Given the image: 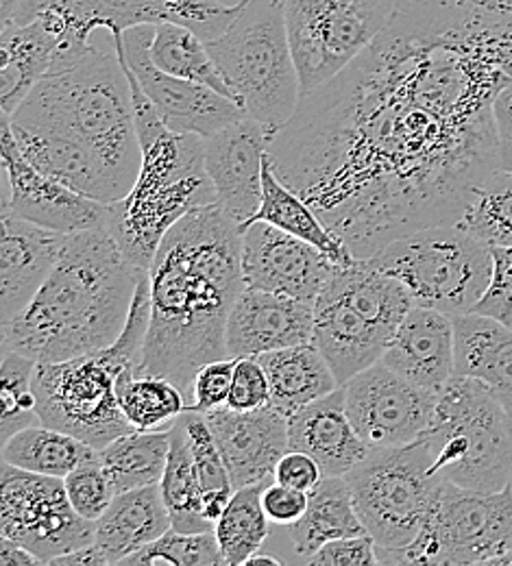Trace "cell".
Masks as SVG:
<instances>
[{
  "mask_svg": "<svg viewBox=\"0 0 512 566\" xmlns=\"http://www.w3.org/2000/svg\"><path fill=\"white\" fill-rule=\"evenodd\" d=\"M289 534L299 560H307L330 541L366 534L347 478L325 475L310 493L303 518L289 527Z\"/></svg>",
  "mask_w": 512,
  "mask_h": 566,
  "instance_id": "cell-29",
  "label": "cell"
},
{
  "mask_svg": "<svg viewBox=\"0 0 512 566\" xmlns=\"http://www.w3.org/2000/svg\"><path fill=\"white\" fill-rule=\"evenodd\" d=\"M321 464L305 451L289 449L275 467V482L303 493H312L323 480Z\"/></svg>",
  "mask_w": 512,
  "mask_h": 566,
  "instance_id": "cell-48",
  "label": "cell"
},
{
  "mask_svg": "<svg viewBox=\"0 0 512 566\" xmlns=\"http://www.w3.org/2000/svg\"><path fill=\"white\" fill-rule=\"evenodd\" d=\"M9 125L38 170L85 197L114 203L138 179L143 148L134 94L116 46L64 49Z\"/></svg>",
  "mask_w": 512,
  "mask_h": 566,
  "instance_id": "cell-2",
  "label": "cell"
},
{
  "mask_svg": "<svg viewBox=\"0 0 512 566\" xmlns=\"http://www.w3.org/2000/svg\"><path fill=\"white\" fill-rule=\"evenodd\" d=\"M271 384V406L289 419L312 401L341 388L314 343L258 355Z\"/></svg>",
  "mask_w": 512,
  "mask_h": 566,
  "instance_id": "cell-30",
  "label": "cell"
},
{
  "mask_svg": "<svg viewBox=\"0 0 512 566\" xmlns=\"http://www.w3.org/2000/svg\"><path fill=\"white\" fill-rule=\"evenodd\" d=\"M286 563L282 556H271V554H264L262 549L255 554V556H251L249 558V563L244 566H251V565H275V566H282Z\"/></svg>",
  "mask_w": 512,
  "mask_h": 566,
  "instance_id": "cell-52",
  "label": "cell"
},
{
  "mask_svg": "<svg viewBox=\"0 0 512 566\" xmlns=\"http://www.w3.org/2000/svg\"><path fill=\"white\" fill-rule=\"evenodd\" d=\"M271 134L244 116L206 138V170L217 201L240 227L249 224L262 206V172Z\"/></svg>",
  "mask_w": 512,
  "mask_h": 566,
  "instance_id": "cell-19",
  "label": "cell"
},
{
  "mask_svg": "<svg viewBox=\"0 0 512 566\" xmlns=\"http://www.w3.org/2000/svg\"><path fill=\"white\" fill-rule=\"evenodd\" d=\"M51 565L107 566V563H105V558H103L101 549H98L94 543H90V545H85V547H81V549H76V552H71V554H66V556H60V558H55Z\"/></svg>",
  "mask_w": 512,
  "mask_h": 566,
  "instance_id": "cell-51",
  "label": "cell"
},
{
  "mask_svg": "<svg viewBox=\"0 0 512 566\" xmlns=\"http://www.w3.org/2000/svg\"><path fill=\"white\" fill-rule=\"evenodd\" d=\"M495 132H498V164L512 170V83L506 85L493 105Z\"/></svg>",
  "mask_w": 512,
  "mask_h": 566,
  "instance_id": "cell-49",
  "label": "cell"
},
{
  "mask_svg": "<svg viewBox=\"0 0 512 566\" xmlns=\"http://www.w3.org/2000/svg\"><path fill=\"white\" fill-rule=\"evenodd\" d=\"M161 499L177 532H210L215 525L203 514V489L181 417L170 427L168 462L159 482Z\"/></svg>",
  "mask_w": 512,
  "mask_h": 566,
  "instance_id": "cell-32",
  "label": "cell"
},
{
  "mask_svg": "<svg viewBox=\"0 0 512 566\" xmlns=\"http://www.w3.org/2000/svg\"><path fill=\"white\" fill-rule=\"evenodd\" d=\"M0 249V321L20 314L49 280L71 233L53 231L2 212Z\"/></svg>",
  "mask_w": 512,
  "mask_h": 566,
  "instance_id": "cell-22",
  "label": "cell"
},
{
  "mask_svg": "<svg viewBox=\"0 0 512 566\" xmlns=\"http://www.w3.org/2000/svg\"><path fill=\"white\" fill-rule=\"evenodd\" d=\"M0 31V105L2 116H11L66 46L58 27L44 15Z\"/></svg>",
  "mask_w": 512,
  "mask_h": 566,
  "instance_id": "cell-26",
  "label": "cell"
},
{
  "mask_svg": "<svg viewBox=\"0 0 512 566\" xmlns=\"http://www.w3.org/2000/svg\"><path fill=\"white\" fill-rule=\"evenodd\" d=\"M150 323L140 373L175 381L192 403L201 366L229 357L227 321L247 287L242 227L217 203L186 213L150 266Z\"/></svg>",
  "mask_w": 512,
  "mask_h": 566,
  "instance_id": "cell-3",
  "label": "cell"
},
{
  "mask_svg": "<svg viewBox=\"0 0 512 566\" xmlns=\"http://www.w3.org/2000/svg\"><path fill=\"white\" fill-rule=\"evenodd\" d=\"M456 375L484 381L500 399L512 431V327L491 316H456Z\"/></svg>",
  "mask_w": 512,
  "mask_h": 566,
  "instance_id": "cell-27",
  "label": "cell"
},
{
  "mask_svg": "<svg viewBox=\"0 0 512 566\" xmlns=\"http://www.w3.org/2000/svg\"><path fill=\"white\" fill-rule=\"evenodd\" d=\"M382 361L406 379L440 392L456 375L453 316L412 305Z\"/></svg>",
  "mask_w": 512,
  "mask_h": 566,
  "instance_id": "cell-24",
  "label": "cell"
},
{
  "mask_svg": "<svg viewBox=\"0 0 512 566\" xmlns=\"http://www.w3.org/2000/svg\"><path fill=\"white\" fill-rule=\"evenodd\" d=\"M511 327H512V323H511Z\"/></svg>",
  "mask_w": 512,
  "mask_h": 566,
  "instance_id": "cell-54",
  "label": "cell"
},
{
  "mask_svg": "<svg viewBox=\"0 0 512 566\" xmlns=\"http://www.w3.org/2000/svg\"><path fill=\"white\" fill-rule=\"evenodd\" d=\"M345 478L377 552L401 549L419 536L442 482L432 473V458L421 438L368 449L365 460Z\"/></svg>",
  "mask_w": 512,
  "mask_h": 566,
  "instance_id": "cell-11",
  "label": "cell"
},
{
  "mask_svg": "<svg viewBox=\"0 0 512 566\" xmlns=\"http://www.w3.org/2000/svg\"><path fill=\"white\" fill-rule=\"evenodd\" d=\"M236 9L238 4L210 0H18L0 13V29L44 15L60 29L66 49L90 42L94 31L116 35L138 24L159 22L186 24L210 40L224 31Z\"/></svg>",
  "mask_w": 512,
  "mask_h": 566,
  "instance_id": "cell-13",
  "label": "cell"
},
{
  "mask_svg": "<svg viewBox=\"0 0 512 566\" xmlns=\"http://www.w3.org/2000/svg\"><path fill=\"white\" fill-rule=\"evenodd\" d=\"M121 62L132 83L143 164L129 195L109 203L107 229L123 253L148 271L166 233L186 213L217 203V192L206 170V138L168 129L138 76Z\"/></svg>",
  "mask_w": 512,
  "mask_h": 566,
  "instance_id": "cell-5",
  "label": "cell"
},
{
  "mask_svg": "<svg viewBox=\"0 0 512 566\" xmlns=\"http://www.w3.org/2000/svg\"><path fill=\"white\" fill-rule=\"evenodd\" d=\"M253 220L271 222L278 229L314 244L336 266H347L356 262L349 247L325 227V222L310 208V203L303 201L275 175L269 153H267L264 172H262V206Z\"/></svg>",
  "mask_w": 512,
  "mask_h": 566,
  "instance_id": "cell-31",
  "label": "cell"
},
{
  "mask_svg": "<svg viewBox=\"0 0 512 566\" xmlns=\"http://www.w3.org/2000/svg\"><path fill=\"white\" fill-rule=\"evenodd\" d=\"M291 449L312 455L323 475H347L368 453V444L352 423L345 388L312 401L289 419Z\"/></svg>",
  "mask_w": 512,
  "mask_h": 566,
  "instance_id": "cell-25",
  "label": "cell"
},
{
  "mask_svg": "<svg viewBox=\"0 0 512 566\" xmlns=\"http://www.w3.org/2000/svg\"><path fill=\"white\" fill-rule=\"evenodd\" d=\"M421 440L430 451L432 473L440 480L480 493L511 486V424L484 381L453 375L439 392Z\"/></svg>",
  "mask_w": 512,
  "mask_h": 566,
  "instance_id": "cell-8",
  "label": "cell"
},
{
  "mask_svg": "<svg viewBox=\"0 0 512 566\" xmlns=\"http://www.w3.org/2000/svg\"><path fill=\"white\" fill-rule=\"evenodd\" d=\"M512 554V489L480 493L440 482L419 536L395 552H377L379 565L504 566Z\"/></svg>",
  "mask_w": 512,
  "mask_h": 566,
  "instance_id": "cell-10",
  "label": "cell"
},
{
  "mask_svg": "<svg viewBox=\"0 0 512 566\" xmlns=\"http://www.w3.org/2000/svg\"><path fill=\"white\" fill-rule=\"evenodd\" d=\"M399 0H286L301 96L354 64L386 31Z\"/></svg>",
  "mask_w": 512,
  "mask_h": 566,
  "instance_id": "cell-12",
  "label": "cell"
},
{
  "mask_svg": "<svg viewBox=\"0 0 512 566\" xmlns=\"http://www.w3.org/2000/svg\"><path fill=\"white\" fill-rule=\"evenodd\" d=\"M148 323L150 283L145 271L127 325L112 347L64 361L38 364L33 390L40 423L66 431L96 451L134 431L118 406L116 381L125 368H140Z\"/></svg>",
  "mask_w": 512,
  "mask_h": 566,
  "instance_id": "cell-6",
  "label": "cell"
},
{
  "mask_svg": "<svg viewBox=\"0 0 512 566\" xmlns=\"http://www.w3.org/2000/svg\"><path fill=\"white\" fill-rule=\"evenodd\" d=\"M236 489L275 482V467L291 449L289 417L271 403L258 410L227 406L206 415Z\"/></svg>",
  "mask_w": 512,
  "mask_h": 566,
  "instance_id": "cell-20",
  "label": "cell"
},
{
  "mask_svg": "<svg viewBox=\"0 0 512 566\" xmlns=\"http://www.w3.org/2000/svg\"><path fill=\"white\" fill-rule=\"evenodd\" d=\"M153 38L155 24H138L125 33L112 35V42L118 55L138 76L168 129L210 138L222 127L247 116L236 101L222 96L217 90L159 71L150 60Z\"/></svg>",
  "mask_w": 512,
  "mask_h": 566,
  "instance_id": "cell-15",
  "label": "cell"
},
{
  "mask_svg": "<svg viewBox=\"0 0 512 566\" xmlns=\"http://www.w3.org/2000/svg\"><path fill=\"white\" fill-rule=\"evenodd\" d=\"M64 484H66V493H69L74 510L83 518L94 521V523L107 512V507L112 505V501L116 496L112 480L98 458V451L92 458L83 460L74 471H71L64 478Z\"/></svg>",
  "mask_w": 512,
  "mask_h": 566,
  "instance_id": "cell-42",
  "label": "cell"
},
{
  "mask_svg": "<svg viewBox=\"0 0 512 566\" xmlns=\"http://www.w3.org/2000/svg\"><path fill=\"white\" fill-rule=\"evenodd\" d=\"M269 403H271V384L260 357L258 355L236 357L227 408L247 412V410L264 408Z\"/></svg>",
  "mask_w": 512,
  "mask_h": 566,
  "instance_id": "cell-43",
  "label": "cell"
},
{
  "mask_svg": "<svg viewBox=\"0 0 512 566\" xmlns=\"http://www.w3.org/2000/svg\"><path fill=\"white\" fill-rule=\"evenodd\" d=\"M170 451V429L129 431L107 447L98 449V458L112 480L114 493H127L161 482Z\"/></svg>",
  "mask_w": 512,
  "mask_h": 566,
  "instance_id": "cell-33",
  "label": "cell"
},
{
  "mask_svg": "<svg viewBox=\"0 0 512 566\" xmlns=\"http://www.w3.org/2000/svg\"><path fill=\"white\" fill-rule=\"evenodd\" d=\"M345 406L368 449L410 444L432 421L439 392H432L388 368L382 359L352 377Z\"/></svg>",
  "mask_w": 512,
  "mask_h": 566,
  "instance_id": "cell-16",
  "label": "cell"
},
{
  "mask_svg": "<svg viewBox=\"0 0 512 566\" xmlns=\"http://www.w3.org/2000/svg\"><path fill=\"white\" fill-rule=\"evenodd\" d=\"M181 421L188 431L190 451L195 458V467L199 473V482L203 489V514L215 525L229 505L233 496V482L229 475V469L222 460L219 444L215 440V433L206 421V415L199 412H184Z\"/></svg>",
  "mask_w": 512,
  "mask_h": 566,
  "instance_id": "cell-39",
  "label": "cell"
},
{
  "mask_svg": "<svg viewBox=\"0 0 512 566\" xmlns=\"http://www.w3.org/2000/svg\"><path fill=\"white\" fill-rule=\"evenodd\" d=\"M2 212L13 213L40 227L79 233L109 224V203L96 201L71 186L38 170L13 138L9 116H2Z\"/></svg>",
  "mask_w": 512,
  "mask_h": 566,
  "instance_id": "cell-17",
  "label": "cell"
},
{
  "mask_svg": "<svg viewBox=\"0 0 512 566\" xmlns=\"http://www.w3.org/2000/svg\"><path fill=\"white\" fill-rule=\"evenodd\" d=\"M368 262L401 283L415 305L453 318L476 310L493 275L491 247L456 222L397 238Z\"/></svg>",
  "mask_w": 512,
  "mask_h": 566,
  "instance_id": "cell-9",
  "label": "cell"
},
{
  "mask_svg": "<svg viewBox=\"0 0 512 566\" xmlns=\"http://www.w3.org/2000/svg\"><path fill=\"white\" fill-rule=\"evenodd\" d=\"M150 60L166 74L197 81L217 90L222 96L233 98L220 74L206 40L190 27L177 22H159L155 24V38L150 42Z\"/></svg>",
  "mask_w": 512,
  "mask_h": 566,
  "instance_id": "cell-36",
  "label": "cell"
},
{
  "mask_svg": "<svg viewBox=\"0 0 512 566\" xmlns=\"http://www.w3.org/2000/svg\"><path fill=\"white\" fill-rule=\"evenodd\" d=\"M116 395L125 419L138 431L170 429L188 412V397L175 381L140 373L136 366L118 375Z\"/></svg>",
  "mask_w": 512,
  "mask_h": 566,
  "instance_id": "cell-35",
  "label": "cell"
},
{
  "mask_svg": "<svg viewBox=\"0 0 512 566\" xmlns=\"http://www.w3.org/2000/svg\"><path fill=\"white\" fill-rule=\"evenodd\" d=\"M125 566H220L224 558L220 554L215 530L210 532H177L168 530L147 547L127 556Z\"/></svg>",
  "mask_w": 512,
  "mask_h": 566,
  "instance_id": "cell-41",
  "label": "cell"
},
{
  "mask_svg": "<svg viewBox=\"0 0 512 566\" xmlns=\"http://www.w3.org/2000/svg\"><path fill=\"white\" fill-rule=\"evenodd\" d=\"M38 361L15 352H2L0 366V442L13 433L40 423L38 399L33 390V375Z\"/></svg>",
  "mask_w": 512,
  "mask_h": 566,
  "instance_id": "cell-40",
  "label": "cell"
},
{
  "mask_svg": "<svg viewBox=\"0 0 512 566\" xmlns=\"http://www.w3.org/2000/svg\"><path fill=\"white\" fill-rule=\"evenodd\" d=\"M493 275L491 283L476 305V314L491 316L504 325L512 323V247H491Z\"/></svg>",
  "mask_w": 512,
  "mask_h": 566,
  "instance_id": "cell-45",
  "label": "cell"
},
{
  "mask_svg": "<svg viewBox=\"0 0 512 566\" xmlns=\"http://www.w3.org/2000/svg\"><path fill=\"white\" fill-rule=\"evenodd\" d=\"M173 527L159 484L114 496L107 512L96 521L94 545L107 566L121 565L127 556L147 547Z\"/></svg>",
  "mask_w": 512,
  "mask_h": 566,
  "instance_id": "cell-28",
  "label": "cell"
},
{
  "mask_svg": "<svg viewBox=\"0 0 512 566\" xmlns=\"http://www.w3.org/2000/svg\"><path fill=\"white\" fill-rule=\"evenodd\" d=\"M94 453L96 449L83 440L42 423L31 424L2 442V462L62 480Z\"/></svg>",
  "mask_w": 512,
  "mask_h": 566,
  "instance_id": "cell-34",
  "label": "cell"
},
{
  "mask_svg": "<svg viewBox=\"0 0 512 566\" xmlns=\"http://www.w3.org/2000/svg\"><path fill=\"white\" fill-rule=\"evenodd\" d=\"M233 368H236V357H222L201 366L195 375L192 403L188 406V410L208 415L217 408L227 406L231 381H233Z\"/></svg>",
  "mask_w": 512,
  "mask_h": 566,
  "instance_id": "cell-44",
  "label": "cell"
},
{
  "mask_svg": "<svg viewBox=\"0 0 512 566\" xmlns=\"http://www.w3.org/2000/svg\"><path fill=\"white\" fill-rule=\"evenodd\" d=\"M145 271L123 253L107 227L71 233L49 280L2 325V352L42 364L112 347Z\"/></svg>",
  "mask_w": 512,
  "mask_h": 566,
  "instance_id": "cell-4",
  "label": "cell"
},
{
  "mask_svg": "<svg viewBox=\"0 0 512 566\" xmlns=\"http://www.w3.org/2000/svg\"><path fill=\"white\" fill-rule=\"evenodd\" d=\"M269 484H251L236 489L229 505L215 523V536L227 566H244L251 556L264 549L271 527L262 505V493Z\"/></svg>",
  "mask_w": 512,
  "mask_h": 566,
  "instance_id": "cell-37",
  "label": "cell"
},
{
  "mask_svg": "<svg viewBox=\"0 0 512 566\" xmlns=\"http://www.w3.org/2000/svg\"><path fill=\"white\" fill-rule=\"evenodd\" d=\"M512 76L419 0L271 136L275 175L356 260L412 231L458 222L495 170L493 105Z\"/></svg>",
  "mask_w": 512,
  "mask_h": 566,
  "instance_id": "cell-1",
  "label": "cell"
},
{
  "mask_svg": "<svg viewBox=\"0 0 512 566\" xmlns=\"http://www.w3.org/2000/svg\"><path fill=\"white\" fill-rule=\"evenodd\" d=\"M305 563L312 566H370L379 565V556L375 541L363 534L330 541Z\"/></svg>",
  "mask_w": 512,
  "mask_h": 566,
  "instance_id": "cell-46",
  "label": "cell"
},
{
  "mask_svg": "<svg viewBox=\"0 0 512 566\" xmlns=\"http://www.w3.org/2000/svg\"><path fill=\"white\" fill-rule=\"evenodd\" d=\"M312 343L327 359L336 381L345 386L352 377L384 357L393 336L373 325L354 305L325 285L314 301Z\"/></svg>",
  "mask_w": 512,
  "mask_h": 566,
  "instance_id": "cell-23",
  "label": "cell"
},
{
  "mask_svg": "<svg viewBox=\"0 0 512 566\" xmlns=\"http://www.w3.org/2000/svg\"><path fill=\"white\" fill-rule=\"evenodd\" d=\"M312 334L314 303L244 287L227 321V354H271L312 343Z\"/></svg>",
  "mask_w": 512,
  "mask_h": 566,
  "instance_id": "cell-21",
  "label": "cell"
},
{
  "mask_svg": "<svg viewBox=\"0 0 512 566\" xmlns=\"http://www.w3.org/2000/svg\"><path fill=\"white\" fill-rule=\"evenodd\" d=\"M310 503V493L284 486L280 482H271L262 493V505L271 523L291 527L303 518Z\"/></svg>",
  "mask_w": 512,
  "mask_h": 566,
  "instance_id": "cell-47",
  "label": "cell"
},
{
  "mask_svg": "<svg viewBox=\"0 0 512 566\" xmlns=\"http://www.w3.org/2000/svg\"><path fill=\"white\" fill-rule=\"evenodd\" d=\"M206 44L244 114L271 136L280 132L301 103L286 0H240L224 31Z\"/></svg>",
  "mask_w": 512,
  "mask_h": 566,
  "instance_id": "cell-7",
  "label": "cell"
},
{
  "mask_svg": "<svg viewBox=\"0 0 512 566\" xmlns=\"http://www.w3.org/2000/svg\"><path fill=\"white\" fill-rule=\"evenodd\" d=\"M336 264L314 244L253 220L242 227V273L247 287L314 303Z\"/></svg>",
  "mask_w": 512,
  "mask_h": 566,
  "instance_id": "cell-18",
  "label": "cell"
},
{
  "mask_svg": "<svg viewBox=\"0 0 512 566\" xmlns=\"http://www.w3.org/2000/svg\"><path fill=\"white\" fill-rule=\"evenodd\" d=\"M96 523L71 503L62 478H49L2 462L0 536L20 543L44 565L94 543Z\"/></svg>",
  "mask_w": 512,
  "mask_h": 566,
  "instance_id": "cell-14",
  "label": "cell"
},
{
  "mask_svg": "<svg viewBox=\"0 0 512 566\" xmlns=\"http://www.w3.org/2000/svg\"><path fill=\"white\" fill-rule=\"evenodd\" d=\"M44 563L15 541L0 536V566H42Z\"/></svg>",
  "mask_w": 512,
  "mask_h": 566,
  "instance_id": "cell-50",
  "label": "cell"
},
{
  "mask_svg": "<svg viewBox=\"0 0 512 566\" xmlns=\"http://www.w3.org/2000/svg\"><path fill=\"white\" fill-rule=\"evenodd\" d=\"M489 247H512V170L495 168L456 222Z\"/></svg>",
  "mask_w": 512,
  "mask_h": 566,
  "instance_id": "cell-38",
  "label": "cell"
},
{
  "mask_svg": "<svg viewBox=\"0 0 512 566\" xmlns=\"http://www.w3.org/2000/svg\"><path fill=\"white\" fill-rule=\"evenodd\" d=\"M511 489H512V480H511Z\"/></svg>",
  "mask_w": 512,
  "mask_h": 566,
  "instance_id": "cell-53",
  "label": "cell"
}]
</instances>
